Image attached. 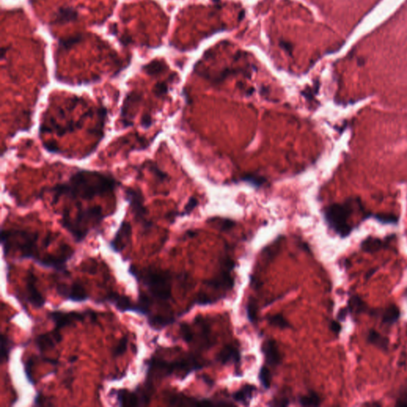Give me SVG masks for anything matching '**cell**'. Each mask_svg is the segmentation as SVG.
I'll use <instances>...</instances> for the list:
<instances>
[{
	"mask_svg": "<svg viewBox=\"0 0 407 407\" xmlns=\"http://www.w3.org/2000/svg\"><path fill=\"white\" fill-rule=\"evenodd\" d=\"M7 48H2V49H1V58H3V57H4V55L6 53H7Z\"/></svg>",
	"mask_w": 407,
	"mask_h": 407,
	"instance_id": "obj_49",
	"label": "cell"
},
{
	"mask_svg": "<svg viewBox=\"0 0 407 407\" xmlns=\"http://www.w3.org/2000/svg\"><path fill=\"white\" fill-rule=\"evenodd\" d=\"M74 255V251L69 245L63 244L56 254L40 257L35 262L45 268L54 269L59 272L68 273L67 262Z\"/></svg>",
	"mask_w": 407,
	"mask_h": 407,
	"instance_id": "obj_9",
	"label": "cell"
},
{
	"mask_svg": "<svg viewBox=\"0 0 407 407\" xmlns=\"http://www.w3.org/2000/svg\"><path fill=\"white\" fill-rule=\"evenodd\" d=\"M128 271L147 287L154 300L165 302L171 299L172 278L168 271L152 267L139 271L132 265Z\"/></svg>",
	"mask_w": 407,
	"mask_h": 407,
	"instance_id": "obj_5",
	"label": "cell"
},
{
	"mask_svg": "<svg viewBox=\"0 0 407 407\" xmlns=\"http://www.w3.org/2000/svg\"><path fill=\"white\" fill-rule=\"evenodd\" d=\"M153 92L158 97H161L168 92V85L166 82H158L154 85Z\"/></svg>",
	"mask_w": 407,
	"mask_h": 407,
	"instance_id": "obj_35",
	"label": "cell"
},
{
	"mask_svg": "<svg viewBox=\"0 0 407 407\" xmlns=\"http://www.w3.org/2000/svg\"><path fill=\"white\" fill-rule=\"evenodd\" d=\"M368 341L371 345H375L377 348L383 349V350H387L389 345V340L388 338L382 336L381 334L374 329H371L369 331Z\"/></svg>",
	"mask_w": 407,
	"mask_h": 407,
	"instance_id": "obj_23",
	"label": "cell"
},
{
	"mask_svg": "<svg viewBox=\"0 0 407 407\" xmlns=\"http://www.w3.org/2000/svg\"><path fill=\"white\" fill-rule=\"evenodd\" d=\"M48 317L55 323V329L60 331L61 329L74 325L76 323L82 322L87 318L91 319L92 321L94 322L97 320V315L95 311H92V310H86V311H81V312H76V311L63 312V311L56 310V311L49 312Z\"/></svg>",
	"mask_w": 407,
	"mask_h": 407,
	"instance_id": "obj_8",
	"label": "cell"
},
{
	"mask_svg": "<svg viewBox=\"0 0 407 407\" xmlns=\"http://www.w3.org/2000/svg\"><path fill=\"white\" fill-rule=\"evenodd\" d=\"M148 168H149V170H150L152 173H154V175L158 177L161 181L165 180V179H166V178H168V175H167L166 173L162 171V170L158 168L156 163H149V166H148Z\"/></svg>",
	"mask_w": 407,
	"mask_h": 407,
	"instance_id": "obj_37",
	"label": "cell"
},
{
	"mask_svg": "<svg viewBox=\"0 0 407 407\" xmlns=\"http://www.w3.org/2000/svg\"><path fill=\"white\" fill-rule=\"evenodd\" d=\"M152 125V119L150 115L148 114H145L143 115L141 119V126L144 129H148L150 128Z\"/></svg>",
	"mask_w": 407,
	"mask_h": 407,
	"instance_id": "obj_39",
	"label": "cell"
},
{
	"mask_svg": "<svg viewBox=\"0 0 407 407\" xmlns=\"http://www.w3.org/2000/svg\"><path fill=\"white\" fill-rule=\"evenodd\" d=\"M180 333L182 339L187 343H190L193 340V330L189 325L183 323L180 325Z\"/></svg>",
	"mask_w": 407,
	"mask_h": 407,
	"instance_id": "obj_34",
	"label": "cell"
},
{
	"mask_svg": "<svg viewBox=\"0 0 407 407\" xmlns=\"http://www.w3.org/2000/svg\"><path fill=\"white\" fill-rule=\"evenodd\" d=\"M63 337L61 331L55 329L53 331L41 334L35 340V345L40 352L49 351L55 349L57 344L61 342Z\"/></svg>",
	"mask_w": 407,
	"mask_h": 407,
	"instance_id": "obj_14",
	"label": "cell"
},
{
	"mask_svg": "<svg viewBox=\"0 0 407 407\" xmlns=\"http://www.w3.org/2000/svg\"><path fill=\"white\" fill-rule=\"evenodd\" d=\"M117 25H116V24H113V25H111V32H112L113 35H117Z\"/></svg>",
	"mask_w": 407,
	"mask_h": 407,
	"instance_id": "obj_48",
	"label": "cell"
},
{
	"mask_svg": "<svg viewBox=\"0 0 407 407\" xmlns=\"http://www.w3.org/2000/svg\"><path fill=\"white\" fill-rule=\"evenodd\" d=\"M355 211L365 212L360 197H349L343 203L332 204L325 208L324 216L328 226L343 238L349 236L353 229L349 220Z\"/></svg>",
	"mask_w": 407,
	"mask_h": 407,
	"instance_id": "obj_3",
	"label": "cell"
},
{
	"mask_svg": "<svg viewBox=\"0 0 407 407\" xmlns=\"http://www.w3.org/2000/svg\"><path fill=\"white\" fill-rule=\"evenodd\" d=\"M102 301H106L114 305V307L119 312H132L145 316V312L138 303H134L130 297L124 295H119L118 293L111 291L104 297Z\"/></svg>",
	"mask_w": 407,
	"mask_h": 407,
	"instance_id": "obj_10",
	"label": "cell"
},
{
	"mask_svg": "<svg viewBox=\"0 0 407 407\" xmlns=\"http://www.w3.org/2000/svg\"><path fill=\"white\" fill-rule=\"evenodd\" d=\"M119 185L120 182L110 173L80 169L73 173L67 182L55 185L48 192L52 193L53 204L62 197L73 202L91 201L95 197L113 194Z\"/></svg>",
	"mask_w": 407,
	"mask_h": 407,
	"instance_id": "obj_1",
	"label": "cell"
},
{
	"mask_svg": "<svg viewBox=\"0 0 407 407\" xmlns=\"http://www.w3.org/2000/svg\"><path fill=\"white\" fill-rule=\"evenodd\" d=\"M142 70L149 76H155L164 73L167 70V65L163 61L154 60L147 65H143Z\"/></svg>",
	"mask_w": 407,
	"mask_h": 407,
	"instance_id": "obj_21",
	"label": "cell"
},
{
	"mask_svg": "<svg viewBox=\"0 0 407 407\" xmlns=\"http://www.w3.org/2000/svg\"><path fill=\"white\" fill-rule=\"evenodd\" d=\"M38 240L39 233L37 232L15 228L1 231V242L5 256L15 249L19 251L20 259H27L35 262L41 257L37 251Z\"/></svg>",
	"mask_w": 407,
	"mask_h": 407,
	"instance_id": "obj_4",
	"label": "cell"
},
{
	"mask_svg": "<svg viewBox=\"0 0 407 407\" xmlns=\"http://www.w3.org/2000/svg\"><path fill=\"white\" fill-rule=\"evenodd\" d=\"M175 318L170 314H156L148 316V325L155 330H160L167 325H171Z\"/></svg>",
	"mask_w": 407,
	"mask_h": 407,
	"instance_id": "obj_18",
	"label": "cell"
},
{
	"mask_svg": "<svg viewBox=\"0 0 407 407\" xmlns=\"http://www.w3.org/2000/svg\"><path fill=\"white\" fill-rule=\"evenodd\" d=\"M197 203L198 202H197V200L196 198H194V197L190 198L186 206H185V212L188 213V212H191L197 205Z\"/></svg>",
	"mask_w": 407,
	"mask_h": 407,
	"instance_id": "obj_41",
	"label": "cell"
},
{
	"mask_svg": "<svg viewBox=\"0 0 407 407\" xmlns=\"http://www.w3.org/2000/svg\"><path fill=\"white\" fill-rule=\"evenodd\" d=\"M76 360H77V356H76V355H74V356H71V357L70 358V363H72V364L74 363V362L76 361Z\"/></svg>",
	"mask_w": 407,
	"mask_h": 407,
	"instance_id": "obj_50",
	"label": "cell"
},
{
	"mask_svg": "<svg viewBox=\"0 0 407 407\" xmlns=\"http://www.w3.org/2000/svg\"><path fill=\"white\" fill-rule=\"evenodd\" d=\"M243 180L251 182V184L255 185L256 186H261L265 182V178L256 175L246 176Z\"/></svg>",
	"mask_w": 407,
	"mask_h": 407,
	"instance_id": "obj_38",
	"label": "cell"
},
{
	"mask_svg": "<svg viewBox=\"0 0 407 407\" xmlns=\"http://www.w3.org/2000/svg\"><path fill=\"white\" fill-rule=\"evenodd\" d=\"M387 240H382L380 239L374 237H368L362 242L361 249L368 253H375L385 246L386 243L388 242Z\"/></svg>",
	"mask_w": 407,
	"mask_h": 407,
	"instance_id": "obj_20",
	"label": "cell"
},
{
	"mask_svg": "<svg viewBox=\"0 0 407 407\" xmlns=\"http://www.w3.org/2000/svg\"><path fill=\"white\" fill-rule=\"evenodd\" d=\"M124 193L126 201L129 204L134 219L139 222L144 229H149L153 226V223L148 219L149 211L144 204V197L141 189L128 187L125 188Z\"/></svg>",
	"mask_w": 407,
	"mask_h": 407,
	"instance_id": "obj_7",
	"label": "cell"
},
{
	"mask_svg": "<svg viewBox=\"0 0 407 407\" xmlns=\"http://www.w3.org/2000/svg\"><path fill=\"white\" fill-rule=\"evenodd\" d=\"M219 225L220 227H221V230L226 231V230L231 229L235 225V223L233 221H230V220H223V221H221V224L219 223Z\"/></svg>",
	"mask_w": 407,
	"mask_h": 407,
	"instance_id": "obj_40",
	"label": "cell"
},
{
	"mask_svg": "<svg viewBox=\"0 0 407 407\" xmlns=\"http://www.w3.org/2000/svg\"><path fill=\"white\" fill-rule=\"evenodd\" d=\"M349 310L346 308L345 309H342V310H340V313L338 314V319L339 320H344V319L346 317L347 314L349 312Z\"/></svg>",
	"mask_w": 407,
	"mask_h": 407,
	"instance_id": "obj_45",
	"label": "cell"
},
{
	"mask_svg": "<svg viewBox=\"0 0 407 407\" xmlns=\"http://www.w3.org/2000/svg\"><path fill=\"white\" fill-rule=\"evenodd\" d=\"M396 405L400 406V407H407V393L403 394V396L400 397V399H398Z\"/></svg>",
	"mask_w": 407,
	"mask_h": 407,
	"instance_id": "obj_44",
	"label": "cell"
},
{
	"mask_svg": "<svg viewBox=\"0 0 407 407\" xmlns=\"http://www.w3.org/2000/svg\"><path fill=\"white\" fill-rule=\"evenodd\" d=\"M225 266V271H222L221 274L216 276L213 279L208 282V285L216 289H226L230 290L234 286V280L230 275L229 271L232 269Z\"/></svg>",
	"mask_w": 407,
	"mask_h": 407,
	"instance_id": "obj_17",
	"label": "cell"
},
{
	"mask_svg": "<svg viewBox=\"0 0 407 407\" xmlns=\"http://www.w3.org/2000/svg\"><path fill=\"white\" fill-rule=\"evenodd\" d=\"M280 403L277 402V403H275V404H272L273 406H278V407H286V406L289 405V402L287 399H282V400L279 401Z\"/></svg>",
	"mask_w": 407,
	"mask_h": 407,
	"instance_id": "obj_47",
	"label": "cell"
},
{
	"mask_svg": "<svg viewBox=\"0 0 407 407\" xmlns=\"http://www.w3.org/2000/svg\"><path fill=\"white\" fill-rule=\"evenodd\" d=\"M349 310L356 314L365 312L368 310L366 304L364 303V301L357 296H354L349 300Z\"/></svg>",
	"mask_w": 407,
	"mask_h": 407,
	"instance_id": "obj_28",
	"label": "cell"
},
{
	"mask_svg": "<svg viewBox=\"0 0 407 407\" xmlns=\"http://www.w3.org/2000/svg\"><path fill=\"white\" fill-rule=\"evenodd\" d=\"M400 316V310L395 305H391L388 306L384 310L383 316H382V322L385 325H394L399 319Z\"/></svg>",
	"mask_w": 407,
	"mask_h": 407,
	"instance_id": "obj_25",
	"label": "cell"
},
{
	"mask_svg": "<svg viewBox=\"0 0 407 407\" xmlns=\"http://www.w3.org/2000/svg\"></svg>",
	"mask_w": 407,
	"mask_h": 407,
	"instance_id": "obj_51",
	"label": "cell"
},
{
	"mask_svg": "<svg viewBox=\"0 0 407 407\" xmlns=\"http://www.w3.org/2000/svg\"><path fill=\"white\" fill-rule=\"evenodd\" d=\"M35 365V360L33 358L29 359L25 364V374H26V379L28 380L30 384H35V380L32 378V368Z\"/></svg>",
	"mask_w": 407,
	"mask_h": 407,
	"instance_id": "obj_36",
	"label": "cell"
},
{
	"mask_svg": "<svg viewBox=\"0 0 407 407\" xmlns=\"http://www.w3.org/2000/svg\"><path fill=\"white\" fill-rule=\"evenodd\" d=\"M37 278L32 271H28L26 278V297L27 301L35 308L43 307L46 299L37 288Z\"/></svg>",
	"mask_w": 407,
	"mask_h": 407,
	"instance_id": "obj_13",
	"label": "cell"
},
{
	"mask_svg": "<svg viewBox=\"0 0 407 407\" xmlns=\"http://www.w3.org/2000/svg\"><path fill=\"white\" fill-rule=\"evenodd\" d=\"M257 314H258V304L256 302V299L251 297L247 305V315L251 322L254 323L257 319Z\"/></svg>",
	"mask_w": 407,
	"mask_h": 407,
	"instance_id": "obj_31",
	"label": "cell"
},
{
	"mask_svg": "<svg viewBox=\"0 0 407 407\" xmlns=\"http://www.w3.org/2000/svg\"><path fill=\"white\" fill-rule=\"evenodd\" d=\"M56 292L62 298L75 302L86 301L89 298L86 290L80 282H74L70 286L66 284H58L56 286Z\"/></svg>",
	"mask_w": 407,
	"mask_h": 407,
	"instance_id": "obj_11",
	"label": "cell"
},
{
	"mask_svg": "<svg viewBox=\"0 0 407 407\" xmlns=\"http://www.w3.org/2000/svg\"><path fill=\"white\" fill-rule=\"evenodd\" d=\"M372 217L382 223H397L399 221V217L392 213H378Z\"/></svg>",
	"mask_w": 407,
	"mask_h": 407,
	"instance_id": "obj_32",
	"label": "cell"
},
{
	"mask_svg": "<svg viewBox=\"0 0 407 407\" xmlns=\"http://www.w3.org/2000/svg\"><path fill=\"white\" fill-rule=\"evenodd\" d=\"M83 40V35L81 34H76L70 37H64L59 40V47L62 50H69L76 44L80 43Z\"/></svg>",
	"mask_w": 407,
	"mask_h": 407,
	"instance_id": "obj_26",
	"label": "cell"
},
{
	"mask_svg": "<svg viewBox=\"0 0 407 407\" xmlns=\"http://www.w3.org/2000/svg\"><path fill=\"white\" fill-rule=\"evenodd\" d=\"M268 322L270 325H273L275 327L279 328V329H288L290 327V323L282 316V314H275V315L269 316Z\"/></svg>",
	"mask_w": 407,
	"mask_h": 407,
	"instance_id": "obj_29",
	"label": "cell"
},
{
	"mask_svg": "<svg viewBox=\"0 0 407 407\" xmlns=\"http://www.w3.org/2000/svg\"><path fill=\"white\" fill-rule=\"evenodd\" d=\"M255 391H256L255 387L251 385H246L241 388L240 390L235 392L232 397L236 402L245 404V403L250 402Z\"/></svg>",
	"mask_w": 407,
	"mask_h": 407,
	"instance_id": "obj_24",
	"label": "cell"
},
{
	"mask_svg": "<svg viewBox=\"0 0 407 407\" xmlns=\"http://www.w3.org/2000/svg\"><path fill=\"white\" fill-rule=\"evenodd\" d=\"M78 18V12L71 7H62L57 10L52 21L54 25H63L74 22Z\"/></svg>",
	"mask_w": 407,
	"mask_h": 407,
	"instance_id": "obj_16",
	"label": "cell"
},
{
	"mask_svg": "<svg viewBox=\"0 0 407 407\" xmlns=\"http://www.w3.org/2000/svg\"><path fill=\"white\" fill-rule=\"evenodd\" d=\"M259 378L262 387L268 389L271 384V374L266 367H262L259 373Z\"/></svg>",
	"mask_w": 407,
	"mask_h": 407,
	"instance_id": "obj_33",
	"label": "cell"
},
{
	"mask_svg": "<svg viewBox=\"0 0 407 407\" xmlns=\"http://www.w3.org/2000/svg\"><path fill=\"white\" fill-rule=\"evenodd\" d=\"M218 360L223 364L228 363H238L240 360V354L238 349L232 345H226L218 355Z\"/></svg>",
	"mask_w": 407,
	"mask_h": 407,
	"instance_id": "obj_19",
	"label": "cell"
},
{
	"mask_svg": "<svg viewBox=\"0 0 407 407\" xmlns=\"http://www.w3.org/2000/svg\"><path fill=\"white\" fill-rule=\"evenodd\" d=\"M132 236V227L130 222L124 221L115 232L112 240L109 242V247L115 253H120L130 243Z\"/></svg>",
	"mask_w": 407,
	"mask_h": 407,
	"instance_id": "obj_12",
	"label": "cell"
},
{
	"mask_svg": "<svg viewBox=\"0 0 407 407\" xmlns=\"http://www.w3.org/2000/svg\"><path fill=\"white\" fill-rule=\"evenodd\" d=\"M130 41H131V37L128 35H124V37H122L121 42L125 46L130 43Z\"/></svg>",
	"mask_w": 407,
	"mask_h": 407,
	"instance_id": "obj_46",
	"label": "cell"
},
{
	"mask_svg": "<svg viewBox=\"0 0 407 407\" xmlns=\"http://www.w3.org/2000/svg\"><path fill=\"white\" fill-rule=\"evenodd\" d=\"M34 406H43L45 405V403H44V399L43 397H42V394L38 392L36 394V396H35V399H34Z\"/></svg>",
	"mask_w": 407,
	"mask_h": 407,
	"instance_id": "obj_42",
	"label": "cell"
},
{
	"mask_svg": "<svg viewBox=\"0 0 407 407\" xmlns=\"http://www.w3.org/2000/svg\"><path fill=\"white\" fill-rule=\"evenodd\" d=\"M14 348L13 340L5 334L1 336V353H0V362L3 364L7 363L10 357V353Z\"/></svg>",
	"mask_w": 407,
	"mask_h": 407,
	"instance_id": "obj_22",
	"label": "cell"
},
{
	"mask_svg": "<svg viewBox=\"0 0 407 407\" xmlns=\"http://www.w3.org/2000/svg\"><path fill=\"white\" fill-rule=\"evenodd\" d=\"M262 352L264 354L266 363L271 366H277L282 360L277 343L274 340H266L263 343Z\"/></svg>",
	"mask_w": 407,
	"mask_h": 407,
	"instance_id": "obj_15",
	"label": "cell"
},
{
	"mask_svg": "<svg viewBox=\"0 0 407 407\" xmlns=\"http://www.w3.org/2000/svg\"><path fill=\"white\" fill-rule=\"evenodd\" d=\"M128 336H125L119 340V342L112 349L113 357L117 358L124 355L128 350Z\"/></svg>",
	"mask_w": 407,
	"mask_h": 407,
	"instance_id": "obj_30",
	"label": "cell"
},
{
	"mask_svg": "<svg viewBox=\"0 0 407 407\" xmlns=\"http://www.w3.org/2000/svg\"><path fill=\"white\" fill-rule=\"evenodd\" d=\"M299 403L303 407H318L321 405V400L318 394L311 392L307 395L301 397Z\"/></svg>",
	"mask_w": 407,
	"mask_h": 407,
	"instance_id": "obj_27",
	"label": "cell"
},
{
	"mask_svg": "<svg viewBox=\"0 0 407 407\" xmlns=\"http://www.w3.org/2000/svg\"><path fill=\"white\" fill-rule=\"evenodd\" d=\"M330 329L334 333L339 334L341 330V326L337 321H332L330 324Z\"/></svg>",
	"mask_w": 407,
	"mask_h": 407,
	"instance_id": "obj_43",
	"label": "cell"
},
{
	"mask_svg": "<svg viewBox=\"0 0 407 407\" xmlns=\"http://www.w3.org/2000/svg\"><path fill=\"white\" fill-rule=\"evenodd\" d=\"M76 208L74 217L68 211H63L60 223L70 232L76 243L85 240L92 229L100 225L102 221L111 215L104 213L100 205L83 207L80 202H76Z\"/></svg>",
	"mask_w": 407,
	"mask_h": 407,
	"instance_id": "obj_2",
	"label": "cell"
},
{
	"mask_svg": "<svg viewBox=\"0 0 407 407\" xmlns=\"http://www.w3.org/2000/svg\"><path fill=\"white\" fill-rule=\"evenodd\" d=\"M203 366V363L193 355H188L173 361L152 357L148 363L147 380L151 382L154 378H163L173 374L183 379L193 370Z\"/></svg>",
	"mask_w": 407,
	"mask_h": 407,
	"instance_id": "obj_6",
	"label": "cell"
}]
</instances>
